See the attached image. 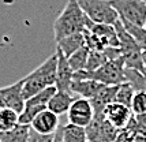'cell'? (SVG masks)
<instances>
[{"label":"cell","instance_id":"obj_1","mask_svg":"<svg viewBox=\"0 0 146 142\" xmlns=\"http://www.w3.org/2000/svg\"><path fill=\"white\" fill-rule=\"evenodd\" d=\"M93 21L83 13L81 6L78 4V0H68L53 23L55 41H59L74 33L83 32L85 29H89Z\"/></svg>","mask_w":146,"mask_h":142},{"label":"cell","instance_id":"obj_2","mask_svg":"<svg viewBox=\"0 0 146 142\" xmlns=\"http://www.w3.org/2000/svg\"><path fill=\"white\" fill-rule=\"evenodd\" d=\"M56 70L57 53H55V55L49 56L41 66H38L34 71H32L29 75H26L23 78V86H22V94H23L25 101L45 88L55 85Z\"/></svg>","mask_w":146,"mask_h":142},{"label":"cell","instance_id":"obj_3","mask_svg":"<svg viewBox=\"0 0 146 142\" xmlns=\"http://www.w3.org/2000/svg\"><path fill=\"white\" fill-rule=\"evenodd\" d=\"M115 29L119 37V46L121 49V55L124 59V64L126 67L137 68V70L146 72L143 60H142V48L138 45V42L134 40V37L126 30V27L123 25L120 19L115 22Z\"/></svg>","mask_w":146,"mask_h":142},{"label":"cell","instance_id":"obj_4","mask_svg":"<svg viewBox=\"0 0 146 142\" xmlns=\"http://www.w3.org/2000/svg\"><path fill=\"white\" fill-rule=\"evenodd\" d=\"M83 13L96 23H111L119 19V14L115 10L109 0H78Z\"/></svg>","mask_w":146,"mask_h":142},{"label":"cell","instance_id":"obj_5","mask_svg":"<svg viewBox=\"0 0 146 142\" xmlns=\"http://www.w3.org/2000/svg\"><path fill=\"white\" fill-rule=\"evenodd\" d=\"M119 14V19L143 26L146 21V3L143 0H109Z\"/></svg>","mask_w":146,"mask_h":142},{"label":"cell","instance_id":"obj_6","mask_svg":"<svg viewBox=\"0 0 146 142\" xmlns=\"http://www.w3.org/2000/svg\"><path fill=\"white\" fill-rule=\"evenodd\" d=\"M124 68L126 64L123 58L116 60H108L100 68L89 71V78L101 82L102 85H120L121 82H126Z\"/></svg>","mask_w":146,"mask_h":142},{"label":"cell","instance_id":"obj_7","mask_svg":"<svg viewBox=\"0 0 146 142\" xmlns=\"http://www.w3.org/2000/svg\"><path fill=\"white\" fill-rule=\"evenodd\" d=\"M67 115H68L70 123L82 126V127H88L94 117V109H93V105L89 98L78 97V98H74Z\"/></svg>","mask_w":146,"mask_h":142},{"label":"cell","instance_id":"obj_8","mask_svg":"<svg viewBox=\"0 0 146 142\" xmlns=\"http://www.w3.org/2000/svg\"><path fill=\"white\" fill-rule=\"evenodd\" d=\"M133 116V111L130 107L121 103L113 101L109 103L104 109V117L116 129H126Z\"/></svg>","mask_w":146,"mask_h":142},{"label":"cell","instance_id":"obj_9","mask_svg":"<svg viewBox=\"0 0 146 142\" xmlns=\"http://www.w3.org/2000/svg\"><path fill=\"white\" fill-rule=\"evenodd\" d=\"M22 86H23V78L10 86L0 88V96L3 98L4 107L13 108L18 113H21L25 108V98L22 94Z\"/></svg>","mask_w":146,"mask_h":142},{"label":"cell","instance_id":"obj_10","mask_svg":"<svg viewBox=\"0 0 146 142\" xmlns=\"http://www.w3.org/2000/svg\"><path fill=\"white\" fill-rule=\"evenodd\" d=\"M57 53V70H56V86L57 90L71 92V84H72V68H71L68 59L59 48H56Z\"/></svg>","mask_w":146,"mask_h":142},{"label":"cell","instance_id":"obj_11","mask_svg":"<svg viewBox=\"0 0 146 142\" xmlns=\"http://www.w3.org/2000/svg\"><path fill=\"white\" fill-rule=\"evenodd\" d=\"M30 127L42 134H55L56 130L59 129V115L45 108L33 119Z\"/></svg>","mask_w":146,"mask_h":142},{"label":"cell","instance_id":"obj_12","mask_svg":"<svg viewBox=\"0 0 146 142\" xmlns=\"http://www.w3.org/2000/svg\"><path fill=\"white\" fill-rule=\"evenodd\" d=\"M89 30L94 33L96 36L102 41L104 46H119V37L113 25L111 23H96L93 22Z\"/></svg>","mask_w":146,"mask_h":142},{"label":"cell","instance_id":"obj_13","mask_svg":"<svg viewBox=\"0 0 146 142\" xmlns=\"http://www.w3.org/2000/svg\"><path fill=\"white\" fill-rule=\"evenodd\" d=\"M72 101H74L72 92L56 90V93L51 97V100H49V103L46 105V108L60 116V115H63L66 112H68Z\"/></svg>","mask_w":146,"mask_h":142},{"label":"cell","instance_id":"obj_14","mask_svg":"<svg viewBox=\"0 0 146 142\" xmlns=\"http://www.w3.org/2000/svg\"><path fill=\"white\" fill-rule=\"evenodd\" d=\"M104 85L96 79H81V81H72L71 84V92L78 94L79 97L85 98H93V97L102 89Z\"/></svg>","mask_w":146,"mask_h":142},{"label":"cell","instance_id":"obj_15","mask_svg":"<svg viewBox=\"0 0 146 142\" xmlns=\"http://www.w3.org/2000/svg\"><path fill=\"white\" fill-rule=\"evenodd\" d=\"M57 46L60 51L63 52L64 55L68 58L71 56L75 51H78L79 48L85 46V38H83V33H74V34H70L67 37H63L62 40L56 41Z\"/></svg>","mask_w":146,"mask_h":142},{"label":"cell","instance_id":"obj_16","mask_svg":"<svg viewBox=\"0 0 146 142\" xmlns=\"http://www.w3.org/2000/svg\"><path fill=\"white\" fill-rule=\"evenodd\" d=\"M29 124L18 123L15 127L7 131H0V142H27L29 141Z\"/></svg>","mask_w":146,"mask_h":142},{"label":"cell","instance_id":"obj_17","mask_svg":"<svg viewBox=\"0 0 146 142\" xmlns=\"http://www.w3.org/2000/svg\"><path fill=\"white\" fill-rule=\"evenodd\" d=\"M62 129V135L66 142H88V131L86 127L78 126L74 123H67L60 127Z\"/></svg>","mask_w":146,"mask_h":142},{"label":"cell","instance_id":"obj_18","mask_svg":"<svg viewBox=\"0 0 146 142\" xmlns=\"http://www.w3.org/2000/svg\"><path fill=\"white\" fill-rule=\"evenodd\" d=\"M124 77H126V81L131 84L135 92H146V72H142L137 68L126 67Z\"/></svg>","mask_w":146,"mask_h":142},{"label":"cell","instance_id":"obj_19","mask_svg":"<svg viewBox=\"0 0 146 142\" xmlns=\"http://www.w3.org/2000/svg\"><path fill=\"white\" fill-rule=\"evenodd\" d=\"M18 112L8 107L0 108V131L11 130L18 124Z\"/></svg>","mask_w":146,"mask_h":142},{"label":"cell","instance_id":"obj_20","mask_svg":"<svg viewBox=\"0 0 146 142\" xmlns=\"http://www.w3.org/2000/svg\"><path fill=\"white\" fill-rule=\"evenodd\" d=\"M90 49L86 46L79 48L78 51H75L71 56H68V63H70L72 71L78 70H86V63H88V58H89Z\"/></svg>","mask_w":146,"mask_h":142},{"label":"cell","instance_id":"obj_21","mask_svg":"<svg viewBox=\"0 0 146 142\" xmlns=\"http://www.w3.org/2000/svg\"><path fill=\"white\" fill-rule=\"evenodd\" d=\"M135 94V90L131 86L130 82H121L117 86V90H116V96H115V101L121 103L127 107H131V101H133V97Z\"/></svg>","mask_w":146,"mask_h":142},{"label":"cell","instance_id":"obj_22","mask_svg":"<svg viewBox=\"0 0 146 142\" xmlns=\"http://www.w3.org/2000/svg\"><path fill=\"white\" fill-rule=\"evenodd\" d=\"M121 22H123V25L126 27V30L133 36L134 40L138 42V45L142 48V51H146V29L145 27H143V26L134 25V23H130L127 21H121Z\"/></svg>","mask_w":146,"mask_h":142},{"label":"cell","instance_id":"obj_23","mask_svg":"<svg viewBox=\"0 0 146 142\" xmlns=\"http://www.w3.org/2000/svg\"><path fill=\"white\" fill-rule=\"evenodd\" d=\"M107 62H108V58L104 53V51H90L88 63H86V70L94 71L97 68H100L102 64H105Z\"/></svg>","mask_w":146,"mask_h":142},{"label":"cell","instance_id":"obj_24","mask_svg":"<svg viewBox=\"0 0 146 142\" xmlns=\"http://www.w3.org/2000/svg\"><path fill=\"white\" fill-rule=\"evenodd\" d=\"M82 33H83L85 46H86V48H89L90 51H104L105 46H104V44H102V41L98 38L92 30L85 29Z\"/></svg>","mask_w":146,"mask_h":142},{"label":"cell","instance_id":"obj_25","mask_svg":"<svg viewBox=\"0 0 146 142\" xmlns=\"http://www.w3.org/2000/svg\"><path fill=\"white\" fill-rule=\"evenodd\" d=\"M130 108L135 115L146 113V92H135Z\"/></svg>","mask_w":146,"mask_h":142},{"label":"cell","instance_id":"obj_26","mask_svg":"<svg viewBox=\"0 0 146 142\" xmlns=\"http://www.w3.org/2000/svg\"><path fill=\"white\" fill-rule=\"evenodd\" d=\"M55 141V134H42L30 127L29 131V141L27 142H53Z\"/></svg>","mask_w":146,"mask_h":142},{"label":"cell","instance_id":"obj_27","mask_svg":"<svg viewBox=\"0 0 146 142\" xmlns=\"http://www.w3.org/2000/svg\"><path fill=\"white\" fill-rule=\"evenodd\" d=\"M104 53L107 55L108 60H116V59L123 58L120 46H107L104 48Z\"/></svg>","mask_w":146,"mask_h":142},{"label":"cell","instance_id":"obj_28","mask_svg":"<svg viewBox=\"0 0 146 142\" xmlns=\"http://www.w3.org/2000/svg\"><path fill=\"white\" fill-rule=\"evenodd\" d=\"M53 142H66L63 139V135H62V129L59 127V129L56 130V133H55V141Z\"/></svg>","mask_w":146,"mask_h":142},{"label":"cell","instance_id":"obj_29","mask_svg":"<svg viewBox=\"0 0 146 142\" xmlns=\"http://www.w3.org/2000/svg\"><path fill=\"white\" fill-rule=\"evenodd\" d=\"M142 60H143V66H145V71H146V51H142Z\"/></svg>","mask_w":146,"mask_h":142},{"label":"cell","instance_id":"obj_30","mask_svg":"<svg viewBox=\"0 0 146 142\" xmlns=\"http://www.w3.org/2000/svg\"><path fill=\"white\" fill-rule=\"evenodd\" d=\"M1 107H4V103H3V98L0 96V108H1Z\"/></svg>","mask_w":146,"mask_h":142},{"label":"cell","instance_id":"obj_31","mask_svg":"<svg viewBox=\"0 0 146 142\" xmlns=\"http://www.w3.org/2000/svg\"><path fill=\"white\" fill-rule=\"evenodd\" d=\"M143 27H145V29H146V21H145V23H143Z\"/></svg>","mask_w":146,"mask_h":142},{"label":"cell","instance_id":"obj_32","mask_svg":"<svg viewBox=\"0 0 146 142\" xmlns=\"http://www.w3.org/2000/svg\"><path fill=\"white\" fill-rule=\"evenodd\" d=\"M143 1H145V3H146V0H143Z\"/></svg>","mask_w":146,"mask_h":142},{"label":"cell","instance_id":"obj_33","mask_svg":"<svg viewBox=\"0 0 146 142\" xmlns=\"http://www.w3.org/2000/svg\"><path fill=\"white\" fill-rule=\"evenodd\" d=\"M88 142H90V141H88Z\"/></svg>","mask_w":146,"mask_h":142}]
</instances>
